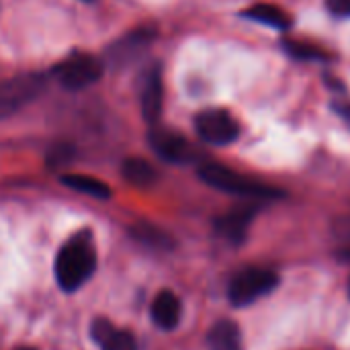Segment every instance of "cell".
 I'll return each instance as SVG.
<instances>
[{
    "instance_id": "cell-8",
    "label": "cell",
    "mask_w": 350,
    "mask_h": 350,
    "mask_svg": "<svg viewBox=\"0 0 350 350\" xmlns=\"http://www.w3.org/2000/svg\"><path fill=\"white\" fill-rule=\"evenodd\" d=\"M139 105L142 115L148 123H158L164 107V84H162V72L158 66H152L144 72L142 84H139Z\"/></svg>"
},
{
    "instance_id": "cell-4",
    "label": "cell",
    "mask_w": 350,
    "mask_h": 350,
    "mask_svg": "<svg viewBox=\"0 0 350 350\" xmlns=\"http://www.w3.org/2000/svg\"><path fill=\"white\" fill-rule=\"evenodd\" d=\"M277 285H279V277L275 271L248 267L238 275H234L228 287V297L236 308H244L275 291Z\"/></svg>"
},
{
    "instance_id": "cell-21",
    "label": "cell",
    "mask_w": 350,
    "mask_h": 350,
    "mask_svg": "<svg viewBox=\"0 0 350 350\" xmlns=\"http://www.w3.org/2000/svg\"><path fill=\"white\" fill-rule=\"evenodd\" d=\"M326 8L338 18H350V0H326Z\"/></svg>"
},
{
    "instance_id": "cell-6",
    "label": "cell",
    "mask_w": 350,
    "mask_h": 350,
    "mask_svg": "<svg viewBox=\"0 0 350 350\" xmlns=\"http://www.w3.org/2000/svg\"><path fill=\"white\" fill-rule=\"evenodd\" d=\"M199 137L209 146H230L240 135V125L232 113L224 109H205L195 117Z\"/></svg>"
},
{
    "instance_id": "cell-14",
    "label": "cell",
    "mask_w": 350,
    "mask_h": 350,
    "mask_svg": "<svg viewBox=\"0 0 350 350\" xmlns=\"http://www.w3.org/2000/svg\"><path fill=\"white\" fill-rule=\"evenodd\" d=\"M123 178L139 189H148L158 180L156 168L144 158H127L123 162Z\"/></svg>"
},
{
    "instance_id": "cell-7",
    "label": "cell",
    "mask_w": 350,
    "mask_h": 350,
    "mask_svg": "<svg viewBox=\"0 0 350 350\" xmlns=\"http://www.w3.org/2000/svg\"><path fill=\"white\" fill-rule=\"evenodd\" d=\"M150 146L152 150L166 162L170 164H189L197 158L193 146L183 137L180 133L166 129V127H156L150 133Z\"/></svg>"
},
{
    "instance_id": "cell-3",
    "label": "cell",
    "mask_w": 350,
    "mask_h": 350,
    "mask_svg": "<svg viewBox=\"0 0 350 350\" xmlns=\"http://www.w3.org/2000/svg\"><path fill=\"white\" fill-rule=\"evenodd\" d=\"M47 78L41 74H18L0 82V121L16 115L45 90Z\"/></svg>"
},
{
    "instance_id": "cell-12",
    "label": "cell",
    "mask_w": 350,
    "mask_h": 350,
    "mask_svg": "<svg viewBox=\"0 0 350 350\" xmlns=\"http://www.w3.org/2000/svg\"><path fill=\"white\" fill-rule=\"evenodd\" d=\"M242 16L248 18V21L260 23V25H265V27L279 29V31H285V29H289V25H291V16H289L283 8H279V6H275V4H267V2L252 4L250 8H246V10L242 12Z\"/></svg>"
},
{
    "instance_id": "cell-2",
    "label": "cell",
    "mask_w": 350,
    "mask_h": 350,
    "mask_svg": "<svg viewBox=\"0 0 350 350\" xmlns=\"http://www.w3.org/2000/svg\"><path fill=\"white\" fill-rule=\"evenodd\" d=\"M199 176L205 185L246 199H279L283 197V191L262 185L250 176H244L224 164H203L199 168Z\"/></svg>"
},
{
    "instance_id": "cell-13",
    "label": "cell",
    "mask_w": 350,
    "mask_h": 350,
    "mask_svg": "<svg viewBox=\"0 0 350 350\" xmlns=\"http://www.w3.org/2000/svg\"><path fill=\"white\" fill-rule=\"evenodd\" d=\"M209 350H242L240 328L230 320H219L207 334Z\"/></svg>"
},
{
    "instance_id": "cell-23",
    "label": "cell",
    "mask_w": 350,
    "mask_h": 350,
    "mask_svg": "<svg viewBox=\"0 0 350 350\" xmlns=\"http://www.w3.org/2000/svg\"><path fill=\"white\" fill-rule=\"evenodd\" d=\"M16 350H35V349H29V347H21V349H16Z\"/></svg>"
},
{
    "instance_id": "cell-19",
    "label": "cell",
    "mask_w": 350,
    "mask_h": 350,
    "mask_svg": "<svg viewBox=\"0 0 350 350\" xmlns=\"http://www.w3.org/2000/svg\"><path fill=\"white\" fill-rule=\"evenodd\" d=\"M74 158V148L68 146V144H57L49 150V156H47V166L51 168H62L66 164H70Z\"/></svg>"
},
{
    "instance_id": "cell-20",
    "label": "cell",
    "mask_w": 350,
    "mask_h": 350,
    "mask_svg": "<svg viewBox=\"0 0 350 350\" xmlns=\"http://www.w3.org/2000/svg\"><path fill=\"white\" fill-rule=\"evenodd\" d=\"M113 330H115V326H113L109 320L96 318V320L92 322V326H90V336H92V340H94L96 345H100V342H105V340L111 336Z\"/></svg>"
},
{
    "instance_id": "cell-10",
    "label": "cell",
    "mask_w": 350,
    "mask_h": 350,
    "mask_svg": "<svg viewBox=\"0 0 350 350\" xmlns=\"http://www.w3.org/2000/svg\"><path fill=\"white\" fill-rule=\"evenodd\" d=\"M152 320L160 330H174L183 316L180 299L172 291H160L152 301Z\"/></svg>"
},
{
    "instance_id": "cell-16",
    "label": "cell",
    "mask_w": 350,
    "mask_h": 350,
    "mask_svg": "<svg viewBox=\"0 0 350 350\" xmlns=\"http://www.w3.org/2000/svg\"><path fill=\"white\" fill-rule=\"evenodd\" d=\"M133 238L139 240L142 244L146 246H152V248H170L172 246V240L166 232H162L160 228L152 226V224H137L133 230H131Z\"/></svg>"
},
{
    "instance_id": "cell-22",
    "label": "cell",
    "mask_w": 350,
    "mask_h": 350,
    "mask_svg": "<svg viewBox=\"0 0 350 350\" xmlns=\"http://www.w3.org/2000/svg\"><path fill=\"white\" fill-rule=\"evenodd\" d=\"M332 109H334V113L347 123L350 127V103H345V100H336L334 105H332Z\"/></svg>"
},
{
    "instance_id": "cell-5",
    "label": "cell",
    "mask_w": 350,
    "mask_h": 350,
    "mask_svg": "<svg viewBox=\"0 0 350 350\" xmlns=\"http://www.w3.org/2000/svg\"><path fill=\"white\" fill-rule=\"evenodd\" d=\"M103 62L90 53H72L53 70L57 82L68 90H84L103 76Z\"/></svg>"
},
{
    "instance_id": "cell-1",
    "label": "cell",
    "mask_w": 350,
    "mask_h": 350,
    "mask_svg": "<svg viewBox=\"0 0 350 350\" xmlns=\"http://www.w3.org/2000/svg\"><path fill=\"white\" fill-rule=\"evenodd\" d=\"M96 269V250L92 244V236L88 232H80L72 236L57 252L55 258V279L64 291L80 289Z\"/></svg>"
},
{
    "instance_id": "cell-18",
    "label": "cell",
    "mask_w": 350,
    "mask_h": 350,
    "mask_svg": "<svg viewBox=\"0 0 350 350\" xmlns=\"http://www.w3.org/2000/svg\"><path fill=\"white\" fill-rule=\"evenodd\" d=\"M100 349L103 350H137V342H135V336L131 332H125V330H113L111 336L100 342Z\"/></svg>"
},
{
    "instance_id": "cell-15",
    "label": "cell",
    "mask_w": 350,
    "mask_h": 350,
    "mask_svg": "<svg viewBox=\"0 0 350 350\" xmlns=\"http://www.w3.org/2000/svg\"><path fill=\"white\" fill-rule=\"evenodd\" d=\"M62 183L66 187H70L76 193L88 195L92 199H109L111 197V189L109 185H105L103 180L94 178V176H86V174H66L62 176Z\"/></svg>"
},
{
    "instance_id": "cell-11",
    "label": "cell",
    "mask_w": 350,
    "mask_h": 350,
    "mask_svg": "<svg viewBox=\"0 0 350 350\" xmlns=\"http://www.w3.org/2000/svg\"><path fill=\"white\" fill-rule=\"evenodd\" d=\"M252 217H254V209L240 207V209H234V211L226 213L224 217H219L215 221V230L224 240H228L232 244H240L246 238Z\"/></svg>"
},
{
    "instance_id": "cell-9",
    "label": "cell",
    "mask_w": 350,
    "mask_h": 350,
    "mask_svg": "<svg viewBox=\"0 0 350 350\" xmlns=\"http://www.w3.org/2000/svg\"><path fill=\"white\" fill-rule=\"evenodd\" d=\"M152 39H154V31L152 29L131 31V33H127L123 39H119L117 43H113L107 49V62L111 66L123 68V66L135 62L146 51V47L152 43Z\"/></svg>"
},
{
    "instance_id": "cell-17",
    "label": "cell",
    "mask_w": 350,
    "mask_h": 350,
    "mask_svg": "<svg viewBox=\"0 0 350 350\" xmlns=\"http://www.w3.org/2000/svg\"><path fill=\"white\" fill-rule=\"evenodd\" d=\"M285 51L297 59H324L326 51L318 45L306 43V41H295V39H287L285 43Z\"/></svg>"
}]
</instances>
